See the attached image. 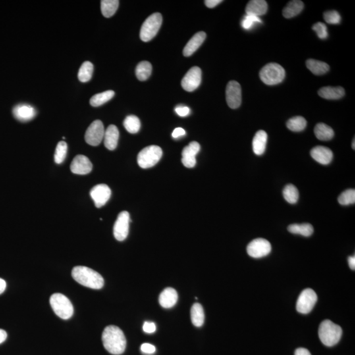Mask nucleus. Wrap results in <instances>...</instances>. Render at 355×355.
Instances as JSON below:
<instances>
[{
    "label": "nucleus",
    "instance_id": "1",
    "mask_svg": "<svg viewBox=\"0 0 355 355\" xmlns=\"http://www.w3.org/2000/svg\"><path fill=\"white\" fill-rule=\"evenodd\" d=\"M102 342L105 350L111 354L119 355L125 351V336L122 330L116 326L105 328L102 334Z\"/></svg>",
    "mask_w": 355,
    "mask_h": 355
},
{
    "label": "nucleus",
    "instance_id": "2",
    "mask_svg": "<svg viewBox=\"0 0 355 355\" xmlns=\"http://www.w3.org/2000/svg\"><path fill=\"white\" fill-rule=\"evenodd\" d=\"M72 276L75 281L85 287L99 290L104 285V280L96 271L83 266L73 268Z\"/></svg>",
    "mask_w": 355,
    "mask_h": 355
},
{
    "label": "nucleus",
    "instance_id": "3",
    "mask_svg": "<svg viewBox=\"0 0 355 355\" xmlns=\"http://www.w3.org/2000/svg\"><path fill=\"white\" fill-rule=\"evenodd\" d=\"M342 333V328L330 320H325L320 325V340L326 346H336L341 340Z\"/></svg>",
    "mask_w": 355,
    "mask_h": 355
},
{
    "label": "nucleus",
    "instance_id": "4",
    "mask_svg": "<svg viewBox=\"0 0 355 355\" xmlns=\"http://www.w3.org/2000/svg\"><path fill=\"white\" fill-rule=\"evenodd\" d=\"M49 303L54 313L61 319L68 320L73 315V306L70 300L64 295L53 294L49 300Z\"/></svg>",
    "mask_w": 355,
    "mask_h": 355
},
{
    "label": "nucleus",
    "instance_id": "5",
    "mask_svg": "<svg viewBox=\"0 0 355 355\" xmlns=\"http://www.w3.org/2000/svg\"><path fill=\"white\" fill-rule=\"evenodd\" d=\"M260 78L265 84L273 86L281 83L285 78L286 72L279 64L271 63L266 65L261 70Z\"/></svg>",
    "mask_w": 355,
    "mask_h": 355
},
{
    "label": "nucleus",
    "instance_id": "6",
    "mask_svg": "<svg viewBox=\"0 0 355 355\" xmlns=\"http://www.w3.org/2000/svg\"><path fill=\"white\" fill-rule=\"evenodd\" d=\"M163 155V151L157 145H149L139 153L138 163L142 169H149L156 165Z\"/></svg>",
    "mask_w": 355,
    "mask_h": 355
},
{
    "label": "nucleus",
    "instance_id": "7",
    "mask_svg": "<svg viewBox=\"0 0 355 355\" xmlns=\"http://www.w3.org/2000/svg\"><path fill=\"white\" fill-rule=\"evenodd\" d=\"M163 18L161 13H155L146 18L140 30V38L142 41L151 40L161 28Z\"/></svg>",
    "mask_w": 355,
    "mask_h": 355
},
{
    "label": "nucleus",
    "instance_id": "8",
    "mask_svg": "<svg viewBox=\"0 0 355 355\" xmlns=\"http://www.w3.org/2000/svg\"><path fill=\"white\" fill-rule=\"evenodd\" d=\"M317 300V295L314 290L311 288L303 290L297 302V311L302 314H308L314 308Z\"/></svg>",
    "mask_w": 355,
    "mask_h": 355
},
{
    "label": "nucleus",
    "instance_id": "9",
    "mask_svg": "<svg viewBox=\"0 0 355 355\" xmlns=\"http://www.w3.org/2000/svg\"><path fill=\"white\" fill-rule=\"evenodd\" d=\"M105 131L103 122L99 120H95L87 129L85 134V140L89 145L97 146L102 142Z\"/></svg>",
    "mask_w": 355,
    "mask_h": 355
},
{
    "label": "nucleus",
    "instance_id": "10",
    "mask_svg": "<svg viewBox=\"0 0 355 355\" xmlns=\"http://www.w3.org/2000/svg\"><path fill=\"white\" fill-rule=\"evenodd\" d=\"M272 250L271 244L263 238L253 240L247 247V252L253 258H261L269 255Z\"/></svg>",
    "mask_w": 355,
    "mask_h": 355
},
{
    "label": "nucleus",
    "instance_id": "11",
    "mask_svg": "<svg viewBox=\"0 0 355 355\" xmlns=\"http://www.w3.org/2000/svg\"><path fill=\"white\" fill-rule=\"evenodd\" d=\"M130 222V215L127 211H122L119 213L113 228L114 236L116 240L122 242L127 238Z\"/></svg>",
    "mask_w": 355,
    "mask_h": 355
},
{
    "label": "nucleus",
    "instance_id": "12",
    "mask_svg": "<svg viewBox=\"0 0 355 355\" xmlns=\"http://www.w3.org/2000/svg\"><path fill=\"white\" fill-rule=\"evenodd\" d=\"M226 99L228 106L232 109H237L242 103V88L236 81L228 82L226 89Z\"/></svg>",
    "mask_w": 355,
    "mask_h": 355
},
{
    "label": "nucleus",
    "instance_id": "13",
    "mask_svg": "<svg viewBox=\"0 0 355 355\" xmlns=\"http://www.w3.org/2000/svg\"><path fill=\"white\" fill-rule=\"evenodd\" d=\"M201 70L194 66L188 70L182 80V86L187 92H193L199 86L201 82Z\"/></svg>",
    "mask_w": 355,
    "mask_h": 355
},
{
    "label": "nucleus",
    "instance_id": "14",
    "mask_svg": "<svg viewBox=\"0 0 355 355\" xmlns=\"http://www.w3.org/2000/svg\"><path fill=\"white\" fill-rule=\"evenodd\" d=\"M111 191L106 184H98L92 188L90 191V196L94 201L97 208L104 206L111 197Z\"/></svg>",
    "mask_w": 355,
    "mask_h": 355
},
{
    "label": "nucleus",
    "instance_id": "15",
    "mask_svg": "<svg viewBox=\"0 0 355 355\" xmlns=\"http://www.w3.org/2000/svg\"><path fill=\"white\" fill-rule=\"evenodd\" d=\"M92 163L88 157L83 155H76L70 165V171L72 173L85 175L92 171Z\"/></svg>",
    "mask_w": 355,
    "mask_h": 355
},
{
    "label": "nucleus",
    "instance_id": "16",
    "mask_svg": "<svg viewBox=\"0 0 355 355\" xmlns=\"http://www.w3.org/2000/svg\"><path fill=\"white\" fill-rule=\"evenodd\" d=\"M200 151V145L197 142H191L182 151V162L185 167L193 168L196 165V155Z\"/></svg>",
    "mask_w": 355,
    "mask_h": 355
},
{
    "label": "nucleus",
    "instance_id": "17",
    "mask_svg": "<svg viewBox=\"0 0 355 355\" xmlns=\"http://www.w3.org/2000/svg\"><path fill=\"white\" fill-rule=\"evenodd\" d=\"M14 117L21 122H27L32 120L36 115L35 108L28 104H19L13 108Z\"/></svg>",
    "mask_w": 355,
    "mask_h": 355
},
{
    "label": "nucleus",
    "instance_id": "18",
    "mask_svg": "<svg viewBox=\"0 0 355 355\" xmlns=\"http://www.w3.org/2000/svg\"><path fill=\"white\" fill-rule=\"evenodd\" d=\"M311 155L316 161L324 165H329L333 159L331 149L321 145L314 147L311 151Z\"/></svg>",
    "mask_w": 355,
    "mask_h": 355
},
{
    "label": "nucleus",
    "instance_id": "19",
    "mask_svg": "<svg viewBox=\"0 0 355 355\" xmlns=\"http://www.w3.org/2000/svg\"><path fill=\"white\" fill-rule=\"evenodd\" d=\"M119 132L117 126L111 124L105 130L104 134V144L106 148L109 150H115L117 148Z\"/></svg>",
    "mask_w": 355,
    "mask_h": 355
},
{
    "label": "nucleus",
    "instance_id": "20",
    "mask_svg": "<svg viewBox=\"0 0 355 355\" xmlns=\"http://www.w3.org/2000/svg\"><path fill=\"white\" fill-rule=\"evenodd\" d=\"M178 298V296L176 291L173 288H167L160 295L159 302L163 308L170 309L176 304Z\"/></svg>",
    "mask_w": 355,
    "mask_h": 355
},
{
    "label": "nucleus",
    "instance_id": "21",
    "mask_svg": "<svg viewBox=\"0 0 355 355\" xmlns=\"http://www.w3.org/2000/svg\"><path fill=\"white\" fill-rule=\"evenodd\" d=\"M206 38V34L204 32H199L196 33L190 40L188 41L184 48L183 54L186 57L191 56L193 53L196 52L197 49L201 46V44Z\"/></svg>",
    "mask_w": 355,
    "mask_h": 355
},
{
    "label": "nucleus",
    "instance_id": "22",
    "mask_svg": "<svg viewBox=\"0 0 355 355\" xmlns=\"http://www.w3.org/2000/svg\"><path fill=\"white\" fill-rule=\"evenodd\" d=\"M268 5L265 0H251L246 6V14L259 16L267 13Z\"/></svg>",
    "mask_w": 355,
    "mask_h": 355
},
{
    "label": "nucleus",
    "instance_id": "23",
    "mask_svg": "<svg viewBox=\"0 0 355 355\" xmlns=\"http://www.w3.org/2000/svg\"><path fill=\"white\" fill-rule=\"evenodd\" d=\"M268 136L264 130H259L253 138L252 145L253 150L255 154L261 155L265 153L267 147Z\"/></svg>",
    "mask_w": 355,
    "mask_h": 355
},
{
    "label": "nucleus",
    "instance_id": "24",
    "mask_svg": "<svg viewBox=\"0 0 355 355\" xmlns=\"http://www.w3.org/2000/svg\"><path fill=\"white\" fill-rule=\"evenodd\" d=\"M345 90L342 87H323L320 89L319 95L324 99H338L342 98L345 95Z\"/></svg>",
    "mask_w": 355,
    "mask_h": 355
},
{
    "label": "nucleus",
    "instance_id": "25",
    "mask_svg": "<svg viewBox=\"0 0 355 355\" xmlns=\"http://www.w3.org/2000/svg\"><path fill=\"white\" fill-rule=\"evenodd\" d=\"M304 8V4L300 0H294L291 1L284 8L282 14L284 17L291 18L300 14Z\"/></svg>",
    "mask_w": 355,
    "mask_h": 355
},
{
    "label": "nucleus",
    "instance_id": "26",
    "mask_svg": "<svg viewBox=\"0 0 355 355\" xmlns=\"http://www.w3.org/2000/svg\"><path fill=\"white\" fill-rule=\"evenodd\" d=\"M191 319L196 327H202L205 321V313L203 307L199 303H195L191 309Z\"/></svg>",
    "mask_w": 355,
    "mask_h": 355
},
{
    "label": "nucleus",
    "instance_id": "27",
    "mask_svg": "<svg viewBox=\"0 0 355 355\" xmlns=\"http://www.w3.org/2000/svg\"><path fill=\"white\" fill-rule=\"evenodd\" d=\"M315 134L320 140L329 141L333 138L334 132L333 129L327 124L319 123L315 126Z\"/></svg>",
    "mask_w": 355,
    "mask_h": 355
},
{
    "label": "nucleus",
    "instance_id": "28",
    "mask_svg": "<svg viewBox=\"0 0 355 355\" xmlns=\"http://www.w3.org/2000/svg\"><path fill=\"white\" fill-rule=\"evenodd\" d=\"M307 67L316 75H323L330 70V66L325 62L315 59H309L306 62Z\"/></svg>",
    "mask_w": 355,
    "mask_h": 355
},
{
    "label": "nucleus",
    "instance_id": "29",
    "mask_svg": "<svg viewBox=\"0 0 355 355\" xmlns=\"http://www.w3.org/2000/svg\"><path fill=\"white\" fill-rule=\"evenodd\" d=\"M288 231L290 233L294 234H300L305 237H309L312 235L314 232V228L310 224H291L288 228Z\"/></svg>",
    "mask_w": 355,
    "mask_h": 355
},
{
    "label": "nucleus",
    "instance_id": "30",
    "mask_svg": "<svg viewBox=\"0 0 355 355\" xmlns=\"http://www.w3.org/2000/svg\"><path fill=\"white\" fill-rule=\"evenodd\" d=\"M119 5L118 0H102L101 1V10L106 18L111 17L117 11Z\"/></svg>",
    "mask_w": 355,
    "mask_h": 355
},
{
    "label": "nucleus",
    "instance_id": "31",
    "mask_svg": "<svg viewBox=\"0 0 355 355\" xmlns=\"http://www.w3.org/2000/svg\"><path fill=\"white\" fill-rule=\"evenodd\" d=\"M114 95H115V92L113 90H107L97 93L91 97L90 105L95 107H99V106L105 104L107 101L111 100Z\"/></svg>",
    "mask_w": 355,
    "mask_h": 355
},
{
    "label": "nucleus",
    "instance_id": "32",
    "mask_svg": "<svg viewBox=\"0 0 355 355\" xmlns=\"http://www.w3.org/2000/svg\"><path fill=\"white\" fill-rule=\"evenodd\" d=\"M152 72V65L148 61H142L136 68V74L139 80L145 81L148 79Z\"/></svg>",
    "mask_w": 355,
    "mask_h": 355
},
{
    "label": "nucleus",
    "instance_id": "33",
    "mask_svg": "<svg viewBox=\"0 0 355 355\" xmlns=\"http://www.w3.org/2000/svg\"><path fill=\"white\" fill-rule=\"evenodd\" d=\"M93 65L90 61H85L78 70V78L82 82H87L92 77Z\"/></svg>",
    "mask_w": 355,
    "mask_h": 355
},
{
    "label": "nucleus",
    "instance_id": "34",
    "mask_svg": "<svg viewBox=\"0 0 355 355\" xmlns=\"http://www.w3.org/2000/svg\"><path fill=\"white\" fill-rule=\"evenodd\" d=\"M124 128L128 132L131 134H136L140 129V120L135 115H129L126 117L123 122Z\"/></svg>",
    "mask_w": 355,
    "mask_h": 355
},
{
    "label": "nucleus",
    "instance_id": "35",
    "mask_svg": "<svg viewBox=\"0 0 355 355\" xmlns=\"http://www.w3.org/2000/svg\"><path fill=\"white\" fill-rule=\"evenodd\" d=\"M287 127L288 129L293 132H301L306 128L307 120L303 117H295L288 120L287 122Z\"/></svg>",
    "mask_w": 355,
    "mask_h": 355
},
{
    "label": "nucleus",
    "instance_id": "36",
    "mask_svg": "<svg viewBox=\"0 0 355 355\" xmlns=\"http://www.w3.org/2000/svg\"><path fill=\"white\" fill-rule=\"evenodd\" d=\"M284 199L291 204H295L298 202L300 194L298 188L293 184H288L283 190Z\"/></svg>",
    "mask_w": 355,
    "mask_h": 355
},
{
    "label": "nucleus",
    "instance_id": "37",
    "mask_svg": "<svg viewBox=\"0 0 355 355\" xmlns=\"http://www.w3.org/2000/svg\"><path fill=\"white\" fill-rule=\"evenodd\" d=\"M67 149V144L65 142L61 141V142L58 143L55 149V156H54L56 163L61 164L65 161Z\"/></svg>",
    "mask_w": 355,
    "mask_h": 355
},
{
    "label": "nucleus",
    "instance_id": "38",
    "mask_svg": "<svg viewBox=\"0 0 355 355\" xmlns=\"http://www.w3.org/2000/svg\"><path fill=\"white\" fill-rule=\"evenodd\" d=\"M338 201L342 205L355 204V190L354 189H349L343 192L338 197Z\"/></svg>",
    "mask_w": 355,
    "mask_h": 355
},
{
    "label": "nucleus",
    "instance_id": "39",
    "mask_svg": "<svg viewBox=\"0 0 355 355\" xmlns=\"http://www.w3.org/2000/svg\"><path fill=\"white\" fill-rule=\"evenodd\" d=\"M262 23V20L259 16L246 14L243 18L242 26L245 30H250L255 24Z\"/></svg>",
    "mask_w": 355,
    "mask_h": 355
},
{
    "label": "nucleus",
    "instance_id": "40",
    "mask_svg": "<svg viewBox=\"0 0 355 355\" xmlns=\"http://www.w3.org/2000/svg\"><path fill=\"white\" fill-rule=\"evenodd\" d=\"M324 18L325 21L329 24H338L341 22V16L338 11H329L325 12L324 14Z\"/></svg>",
    "mask_w": 355,
    "mask_h": 355
},
{
    "label": "nucleus",
    "instance_id": "41",
    "mask_svg": "<svg viewBox=\"0 0 355 355\" xmlns=\"http://www.w3.org/2000/svg\"><path fill=\"white\" fill-rule=\"evenodd\" d=\"M313 30L317 34V36L321 39H327L329 36L327 26L323 22H317L313 25Z\"/></svg>",
    "mask_w": 355,
    "mask_h": 355
},
{
    "label": "nucleus",
    "instance_id": "42",
    "mask_svg": "<svg viewBox=\"0 0 355 355\" xmlns=\"http://www.w3.org/2000/svg\"><path fill=\"white\" fill-rule=\"evenodd\" d=\"M141 351L145 354L151 355L155 354L156 348L150 344H144L141 346Z\"/></svg>",
    "mask_w": 355,
    "mask_h": 355
},
{
    "label": "nucleus",
    "instance_id": "43",
    "mask_svg": "<svg viewBox=\"0 0 355 355\" xmlns=\"http://www.w3.org/2000/svg\"><path fill=\"white\" fill-rule=\"evenodd\" d=\"M143 330L147 334H153L156 331V325L151 322H145L143 326Z\"/></svg>",
    "mask_w": 355,
    "mask_h": 355
},
{
    "label": "nucleus",
    "instance_id": "44",
    "mask_svg": "<svg viewBox=\"0 0 355 355\" xmlns=\"http://www.w3.org/2000/svg\"><path fill=\"white\" fill-rule=\"evenodd\" d=\"M176 113L179 115L180 117H186L190 113V108L186 107V106H178L175 109Z\"/></svg>",
    "mask_w": 355,
    "mask_h": 355
},
{
    "label": "nucleus",
    "instance_id": "45",
    "mask_svg": "<svg viewBox=\"0 0 355 355\" xmlns=\"http://www.w3.org/2000/svg\"><path fill=\"white\" fill-rule=\"evenodd\" d=\"M185 134H186V132H185L183 128H176L174 129L173 132H172V136L174 138H180V137L184 136Z\"/></svg>",
    "mask_w": 355,
    "mask_h": 355
},
{
    "label": "nucleus",
    "instance_id": "46",
    "mask_svg": "<svg viewBox=\"0 0 355 355\" xmlns=\"http://www.w3.org/2000/svg\"><path fill=\"white\" fill-rule=\"evenodd\" d=\"M223 1L222 0H206L205 1V5L209 8H213L219 5Z\"/></svg>",
    "mask_w": 355,
    "mask_h": 355
},
{
    "label": "nucleus",
    "instance_id": "47",
    "mask_svg": "<svg viewBox=\"0 0 355 355\" xmlns=\"http://www.w3.org/2000/svg\"><path fill=\"white\" fill-rule=\"evenodd\" d=\"M295 355H311V354L307 349L298 348L295 352Z\"/></svg>",
    "mask_w": 355,
    "mask_h": 355
},
{
    "label": "nucleus",
    "instance_id": "48",
    "mask_svg": "<svg viewBox=\"0 0 355 355\" xmlns=\"http://www.w3.org/2000/svg\"><path fill=\"white\" fill-rule=\"evenodd\" d=\"M7 338V334L5 330L0 329V344L5 341Z\"/></svg>",
    "mask_w": 355,
    "mask_h": 355
},
{
    "label": "nucleus",
    "instance_id": "49",
    "mask_svg": "<svg viewBox=\"0 0 355 355\" xmlns=\"http://www.w3.org/2000/svg\"><path fill=\"white\" fill-rule=\"evenodd\" d=\"M348 262H349V265H350V267L351 269L352 270H354L355 271V255L354 256H351L349 257L348 259Z\"/></svg>",
    "mask_w": 355,
    "mask_h": 355
},
{
    "label": "nucleus",
    "instance_id": "50",
    "mask_svg": "<svg viewBox=\"0 0 355 355\" xmlns=\"http://www.w3.org/2000/svg\"><path fill=\"white\" fill-rule=\"evenodd\" d=\"M6 282L5 280L0 278V294L4 292V291L6 289Z\"/></svg>",
    "mask_w": 355,
    "mask_h": 355
},
{
    "label": "nucleus",
    "instance_id": "51",
    "mask_svg": "<svg viewBox=\"0 0 355 355\" xmlns=\"http://www.w3.org/2000/svg\"><path fill=\"white\" fill-rule=\"evenodd\" d=\"M355 139H354V142H353V144H352V147H353V149H355Z\"/></svg>",
    "mask_w": 355,
    "mask_h": 355
}]
</instances>
